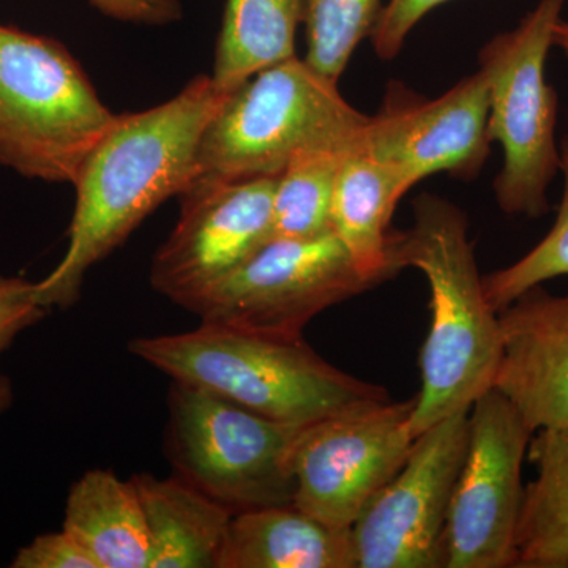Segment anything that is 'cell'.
I'll return each instance as SVG.
<instances>
[{"instance_id": "d4e9b609", "label": "cell", "mask_w": 568, "mask_h": 568, "mask_svg": "<svg viewBox=\"0 0 568 568\" xmlns=\"http://www.w3.org/2000/svg\"><path fill=\"white\" fill-rule=\"evenodd\" d=\"M446 2L448 0H388L372 33L376 54L384 61L395 59L405 47L407 36L425 14Z\"/></svg>"}, {"instance_id": "ffe728a7", "label": "cell", "mask_w": 568, "mask_h": 568, "mask_svg": "<svg viewBox=\"0 0 568 568\" xmlns=\"http://www.w3.org/2000/svg\"><path fill=\"white\" fill-rule=\"evenodd\" d=\"M528 457L537 477L523 496L515 567L568 568V425L534 432Z\"/></svg>"}, {"instance_id": "ac0fdd59", "label": "cell", "mask_w": 568, "mask_h": 568, "mask_svg": "<svg viewBox=\"0 0 568 568\" xmlns=\"http://www.w3.org/2000/svg\"><path fill=\"white\" fill-rule=\"evenodd\" d=\"M63 530L99 568H151V537L133 480L89 470L70 489Z\"/></svg>"}, {"instance_id": "5bb4252c", "label": "cell", "mask_w": 568, "mask_h": 568, "mask_svg": "<svg viewBox=\"0 0 568 568\" xmlns=\"http://www.w3.org/2000/svg\"><path fill=\"white\" fill-rule=\"evenodd\" d=\"M503 357L493 387L534 432L568 425V294L541 286L499 312Z\"/></svg>"}, {"instance_id": "ba28073f", "label": "cell", "mask_w": 568, "mask_h": 568, "mask_svg": "<svg viewBox=\"0 0 568 568\" xmlns=\"http://www.w3.org/2000/svg\"><path fill=\"white\" fill-rule=\"evenodd\" d=\"M375 286L334 231L274 237L185 306L201 323L304 338L313 317Z\"/></svg>"}, {"instance_id": "d6986e66", "label": "cell", "mask_w": 568, "mask_h": 568, "mask_svg": "<svg viewBox=\"0 0 568 568\" xmlns=\"http://www.w3.org/2000/svg\"><path fill=\"white\" fill-rule=\"evenodd\" d=\"M302 0H226L211 80L230 95L254 74L295 58Z\"/></svg>"}, {"instance_id": "9c48e42d", "label": "cell", "mask_w": 568, "mask_h": 568, "mask_svg": "<svg viewBox=\"0 0 568 568\" xmlns=\"http://www.w3.org/2000/svg\"><path fill=\"white\" fill-rule=\"evenodd\" d=\"M532 435L497 388L478 396L469 410V443L440 538L439 567L517 566L521 469Z\"/></svg>"}, {"instance_id": "44dd1931", "label": "cell", "mask_w": 568, "mask_h": 568, "mask_svg": "<svg viewBox=\"0 0 568 568\" xmlns=\"http://www.w3.org/2000/svg\"><path fill=\"white\" fill-rule=\"evenodd\" d=\"M349 152L298 153L275 179L274 237L312 239L331 230L336 175Z\"/></svg>"}, {"instance_id": "7a4b0ae2", "label": "cell", "mask_w": 568, "mask_h": 568, "mask_svg": "<svg viewBox=\"0 0 568 568\" xmlns=\"http://www.w3.org/2000/svg\"><path fill=\"white\" fill-rule=\"evenodd\" d=\"M413 211V226L395 231L394 263L398 271H420L432 291L422 388L410 416L416 439L444 418L470 410L493 387L503 328L485 295L465 213L436 194L418 196Z\"/></svg>"}, {"instance_id": "8fae6325", "label": "cell", "mask_w": 568, "mask_h": 568, "mask_svg": "<svg viewBox=\"0 0 568 568\" xmlns=\"http://www.w3.org/2000/svg\"><path fill=\"white\" fill-rule=\"evenodd\" d=\"M469 443V410L414 440L405 466L355 519V568H437L452 493Z\"/></svg>"}, {"instance_id": "83f0119b", "label": "cell", "mask_w": 568, "mask_h": 568, "mask_svg": "<svg viewBox=\"0 0 568 568\" xmlns=\"http://www.w3.org/2000/svg\"><path fill=\"white\" fill-rule=\"evenodd\" d=\"M552 44L559 47L568 58V20H560L556 26Z\"/></svg>"}, {"instance_id": "52a82bcc", "label": "cell", "mask_w": 568, "mask_h": 568, "mask_svg": "<svg viewBox=\"0 0 568 568\" xmlns=\"http://www.w3.org/2000/svg\"><path fill=\"white\" fill-rule=\"evenodd\" d=\"M166 448L175 476L233 514L290 506L291 457L305 425L282 424L204 388L174 383Z\"/></svg>"}, {"instance_id": "7c38bea8", "label": "cell", "mask_w": 568, "mask_h": 568, "mask_svg": "<svg viewBox=\"0 0 568 568\" xmlns=\"http://www.w3.org/2000/svg\"><path fill=\"white\" fill-rule=\"evenodd\" d=\"M276 178H194L181 219L151 265L153 290L185 308L271 239Z\"/></svg>"}, {"instance_id": "e0dca14e", "label": "cell", "mask_w": 568, "mask_h": 568, "mask_svg": "<svg viewBox=\"0 0 568 568\" xmlns=\"http://www.w3.org/2000/svg\"><path fill=\"white\" fill-rule=\"evenodd\" d=\"M132 480L148 521L151 568H219L233 511L175 474Z\"/></svg>"}, {"instance_id": "4316f807", "label": "cell", "mask_w": 568, "mask_h": 568, "mask_svg": "<svg viewBox=\"0 0 568 568\" xmlns=\"http://www.w3.org/2000/svg\"><path fill=\"white\" fill-rule=\"evenodd\" d=\"M89 3L112 20L134 24L166 26L181 20L183 14L179 0H89Z\"/></svg>"}, {"instance_id": "9a60e30c", "label": "cell", "mask_w": 568, "mask_h": 568, "mask_svg": "<svg viewBox=\"0 0 568 568\" xmlns=\"http://www.w3.org/2000/svg\"><path fill=\"white\" fill-rule=\"evenodd\" d=\"M407 192L402 175L362 148L347 153L336 175L331 230L375 286L398 272L390 222Z\"/></svg>"}, {"instance_id": "6da1fadb", "label": "cell", "mask_w": 568, "mask_h": 568, "mask_svg": "<svg viewBox=\"0 0 568 568\" xmlns=\"http://www.w3.org/2000/svg\"><path fill=\"white\" fill-rule=\"evenodd\" d=\"M224 97L207 74L194 78L170 102L118 115L82 164L77 204L61 263L36 283L44 308H69L93 265L129 239L159 205L197 175V149Z\"/></svg>"}, {"instance_id": "30bf717a", "label": "cell", "mask_w": 568, "mask_h": 568, "mask_svg": "<svg viewBox=\"0 0 568 568\" xmlns=\"http://www.w3.org/2000/svg\"><path fill=\"white\" fill-rule=\"evenodd\" d=\"M416 398L361 403L305 425L291 457L293 506L336 528L355 519L405 466Z\"/></svg>"}, {"instance_id": "603a6c76", "label": "cell", "mask_w": 568, "mask_h": 568, "mask_svg": "<svg viewBox=\"0 0 568 568\" xmlns=\"http://www.w3.org/2000/svg\"><path fill=\"white\" fill-rule=\"evenodd\" d=\"M560 173L564 175L562 201L549 233L517 263L481 276L487 301L497 313L532 287L568 275V136L560 144Z\"/></svg>"}, {"instance_id": "cb8c5ba5", "label": "cell", "mask_w": 568, "mask_h": 568, "mask_svg": "<svg viewBox=\"0 0 568 568\" xmlns=\"http://www.w3.org/2000/svg\"><path fill=\"white\" fill-rule=\"evenodd\" d=\"M37 301L36 283L20 276H0V355L26 328L48 315Z\"/></svg>"}, {"instance_id": "2e32d148", "label": "cell", "mask_w": 568, "mask_h": 568, "mask_svg": "<svg viewBox=\"0 0 568 568\" xmlns=\"http://www.w3.org/2000/svg\"><path fill=\"white\" fill-rule=\"evenodd\" d=\"M219 568H355L353 532L276 506L235 514Z\"/></svg>"}, {"instance_id": "3957f363", "label": "cell", "mask_w": 568, "mask_h": 568, "mask_svg": "<svg viewBox=\"0 0 568 568\" xmlns=\"http://www.w3.org/2000/svg\"><path fill=\"white\" fill-rule=\"evenodd\" d=\"M129 349L174 383L204 388L282 424L308 425L390 398L386 388L328 364L304 338L203 323L185 334L133 339Z\"/></svg>"}, {"instance_id": "484cf974", "label": "cell", "mask_w": 568, "mask_h": 568, "mask_svg": "<svg viewBox=\"0 0 568 568\" xmlns=\"http://www.w3.org/2000/svg\"><path fill=\"white\" fill-rule=\"evenodd\" d=\"M10 567L13 568H99L84 547L65 530L33 538L21 548Z\"/></svg>"}, {"instance_id": "5b68a950", "label": "cell", "mask_w": 568, "mask_h": 568, "mask_svg": "<svg viewBox=\"0 0 568 568\" xmlns=\"http://www.w3.org/2000/svg\"><path fill=\"white\" fill-rule=\"evenodd\" d=\"M115 121L62 43L0 24V164L74 183Z\"/></svg>"}, {"instance_id": "4fadbf2b", "label": "cell", "mask_w": 568, "mask_h": 568, "mask_svg": "<svg viewBox=\"0 0 568 568\" xmlns=\"http://www.w3.org/2000/svg\"><path fill=\"white\" fill-rule=\"evenodd\" d=\"M488 112L480 70L433 100L390 82L383 106L369 115L362 151L402 175L409 190L437 173L474 181L491 145Z\"/></svg>"}, {"instance_id": "8992f818", "label": "cell", "mask_w": 568, "mask_h": 568, "mask_svg": "<svg viewBox=\"0 0 568 568\" xmlns=\"http://www.w3.org/2000/svg\"><path fill=\"white\" fill-rule=\"evenodd\" d=\"M564 2L540 0L514 31L499 33L478 54L488 84L489 141L504 155L496 200L508 215H547L548 189L560 171L558 93L547 81V59Z\"/></svg>"}, {"instance_id": "277c9868", "label": "cell", "mask_w": 568, "mask_h": 568, "mask_svg": "<svg viewBox=\"0 0 568 568\" xmlns=\"http://www.w3.org/2000/svg\"><path fill=\"white\" fill-rule=\"evenodd\" d=\"M368 121L295 55L224 97L201 138L196 178H278L298 153L357 151Z\"/></svg>"}, {"instance_id": "7402d4cb", "label": "cell", "mask_w": 568, "mask_h": 568, "mask_svg": "<svg viewBox=\"0 0 568 568\" xmlns=\"http://www.w3.org/2000/svg\"><path fill=\"white\" fill-rule=\"evenodd\" d=\"M306 33L304 61L321 77L338 84L354 51L372 37L381 0H302Z\"/></svg>"}]
</instances>
